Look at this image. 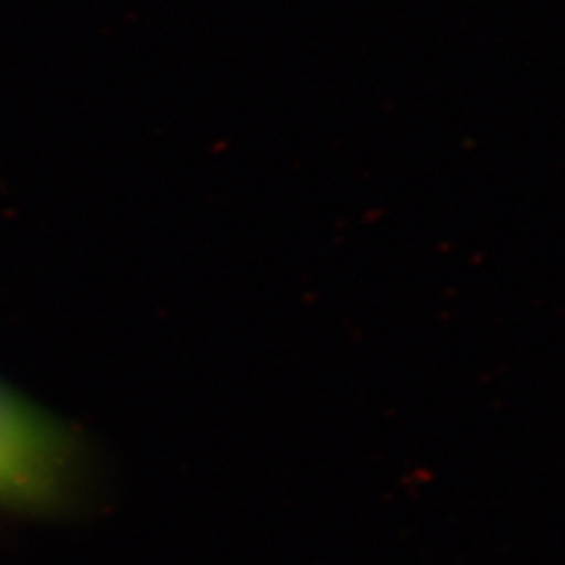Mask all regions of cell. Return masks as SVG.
<instances>
[{
	"instance_id": "6da1fadb",
	"label": "cell",
	"mask_w": 565,
	"mask_h": 565,
	"mask_svg": "<svg viewBox=\"0 0 565 565\" xmlns=\"http://www.w3.org/2000/svg\"><path fill=\"white\" fill-rule=\"evenodd\" d=\"M68 462L71 444L60 424L0 384V504L52 500Z\"/></svg>"
}]
</instances>
